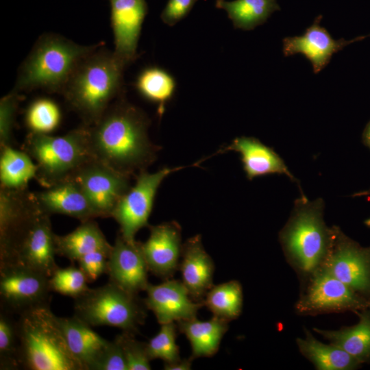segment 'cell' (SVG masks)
Wrapping results in <instances>:
<instances>
[{
    "label": "cell",
    "mask_w": 370,
    "mask_h": 370,
    "mask_svg": "<svg viewBox=\"0 0 370 370\" xmlns=\"http://www.w3.org/2000/svg\"><path fill=\"white\" fill-rule=\"evenodd\" d=\"M99 44L81 45L55 34L41 36L21 64L14 89L61 94L79 62Z\"/></svg>",
    "instance_id": "obj_4"
},
{
    "label": "cell",
    "mask_w": 370,
    "mask_h": 370,
    "mask_svg": "<svg viewBox=\"0 0 370 370\" xmlns=\"http://www.w3.org/2000/svg\"><path fill=\"white\" fill-rule=\"evenodd\" d=\"M365 225L370 227V217L365 221Z\"/></svg>",
    "instance_id": "obj_43"
},
{
    "label": "cell",
    "mask_w": 370,
    "mask_h": 370,
    "mask_svg": "<svg viewBox=\"0 0 370 370\" xmlns=\"http://www.w3.org/2000/svg\"><path fill=\"white\" fill-rule=\"evenodd\" d=\"M91 370H127L122 348L115 338L109 341Z\"/></svg>",
    "instance_id": "obj_39"
},
{
    "label": "cell",
    "mask_w": 370,
    "mask_h": 370,
    "mask_svg": "<svg viewBox=\"0 0 370 370\" xmlns=\"http://www.w3.org/2000/svg\"><path fill=\"white\" fill-rule=\"evenodd\" d=\"M215 6L225 10L234 27L252 30L280 10L277 0H217Z\"/></svg>",
    "instance_id": "obj_28"
},
{
    "label": "cell",
    "mask_w": 370,
    "mask_h": 370,
    "mask_svg": "<svg viewBox=\"0 0 370 370\" xmlns=\"http://www.w3.org/2000/svg\"><path fill=\"white\" fill-rule=\"evenodd\" d=\"M144 303L155 314L160 324L196 317L203 302L193 300L182 281L164 280L160 284L149 283Z\"/></svg>",
    "instance_id": "obj_17"
},
{
    "label": "cell",
    "mask_w": 370,
    "mask_h": 370,
    "mask_svg": "<svg viewBox=\"0 0 370 370\" xmlns=\"http://www.w3.org/2000/svg\"><path fill=\"white\" fill-rule=\"evenodd\" d=\"M41 211L27 188H1L0 266L15 262L20 245Z\"/></svg>",
    "instance_id": "obj_9"
},
{
    "label": "cell",
    "mask_w": 370,
    "mask_h": 370,
    "mask_svg": "<svg viewBox=\"0 0 370 370\" xmlns=\"http://www.w3.org/2000/svg\"><path fill=\"white\" fill-rule=\"evenodd\" d=\"M37 165L25 151L12 146L1 147L0 182L1 188L23 189L32 179H36Z\"/></svg>",
    "instance_id": "obj_29"
},
{
    "label": "cell",
    "mask_w": 370,
    "mask_h": 370,
    "mask_svg": "<svg viewBox=\"0 0 370 370\" xmlns=\"http://www.w3.org/2000/svg\"><path fill=\"white\" fill-rule=\"evenodd\" d=\"M147 310L138 295L108 282L74 299L73 316L91 327L111 326L135 334L145 323Z\"/></svg>",
    "instance_id": "obj_7"
},
{
    "label": "cell",
    "mask_w": 370,
    "mask_h": 370,
    "mask_svg": "<svg viewBox=\"0 0 370 370\" xmlns=\"http://www.w3.org/2000/svg\"><path fill=\"white\" fill-rule=\"evenodd\" d=\"M134 86L141 97L158 105V112L162 115L166 103L175 93L176 82L174 77L164 69L151 66L140 72Z\"/></svg>",
    "instance_id": "obj_30"
},
{
    "label": "cell",
    "mask_w": 370,
    "mask_h": 370,
    "mask_svg": "<svg viewBox=\"0 0 370 370\" xmlns=\"http://www.w3.org/2000/svg\"><path fill=\"white\" fill-rule=\"evenodd\" d=\"M130 177L91 158L69 178L79 184L99 217L107 218L132 186Z\"/></svg>",
    "instance_id": "obj_13"
},
{
    "label": "cell",
    "mask_w": 370,
    "mask_h": 370,
    "mask_svg": "<svg viewBox=\"0 0 370 370\" xmlns=\"http://www.w3.org/2000/svg\"><path fill=\"white\" fill-rule=\"evenodd\" d=\"M324 208L323 199L310 201L302 194L279 232L285 258L301 284L323 267L332 247L334 228L326 225Z\"/></svg>",
    "instance_id": "obj_3"
},
{
    "label": "cell",
    "mask_w": 370,
    "mask_h": 370,
    "mask_svg": "<svg viewBox=\"0 0 370 370\" xmlns=\"http://www.w3.org/2000/svg\"><path fill=\"white\" fill-rule=\"evenodd\" d=\"M304 333V337L297 338L296 343L299 352L316 369L354 370L360 367L361 364L340 347L319 341L307 328Z\"/></svg>",
    "instance_id": "obj_27"
},
{
    "label": "cell",
    "mask_w": 370,
    "mask_h": 370,
    "mask_svg": "<svg viewBox=\"0 0 370 370\" xmlns=\"http://www.w3.org/2000/svg\"><path fill=\"white\" fill-rule=\"evenodd\" d=\"M88 282L82 269L75 266L58 267L49 279L51 291L73 299L81 296L90 288Z\"/></svg>",
    "instance_id": "obj_35"
},
{
    "label": "cell",
    "mask_w": 370,
    "mask_h": 370,
    "mask_svg": "<svg viewBox=\"0 0 370 370\" xmlns=\"http://www.w3.org/2000/svg\"><path fill=\"white\" fill-rule=\"evenodd\" d=\"M234 151L241 155L243 170L247 179L267 175H285L297 182L283 159L271 147L254 137L236 138L230 145L219 152Z\"/></svg>",
    "instance_id": "obj_22"
},
{
    "label": "cell",
    "mask_w": 370,
    "mask_h": 370,
    "mask_svg": "<svg viewBox=\"0 0 370 370\" xmlns=\"http://www.w3.org/2000/svg\"><path fill=\"white\" fill-rule=\"evenodd\" d=\"M197 0H168L160 18L164 23L173 26L190 12Z\"/></svg>",
    "instance_id": "obj_40"
},
{
    "label": "cell",
    "mask_w": 370,
    "mask_h": 370,
    "mask_svg": "<svg viewBox=\"0 0 370 370\" xmlns=\"http://www.w3.org/2000/svg\"><path fill=\"white\" fill-rule=\"evenodd\" d=\"M193 358L190 356L188 358L180 359L173 364H164V369L166 370H189Z\"/></svg>",
    "instance_id": "obj_41"
},
{
    "label": "cell",
    "mask_w": 370,
    "mask_h": 370,
    "mask_svg": "<svg viewBox=\"0 0 370 370\" xmlns=\"http://www.w3.org/2000/svg\"><path fill=\"white\" fill-rule=\"evenodd\" d=\"M184 167H165L154 173L145 170L136 175L134 185L122 197L111 216L119 225L124 239L135 241L137 232L149 226L148 220L160 184L171 173Z\"/></svg>",
    "instance_id": "obj_11"
},
{
    "label": "cell",
    "mask_w": 370,
    "mask_h": 370,
    "mask_svg": "<svg viewBox=\"0 0 370 370\" xmlns=\"http://www.w3.org/2000/svg\"><path fill=\"white\" fill-rule=\"evenodd\" d=\"M358 322L351 326H343L336 330L314 328L330 343L336 345L354 358L361 365L370 363V308L356 312Z\"/></svg>",
    "instance_id": "obj_25"
},
{
    "label": "cell",
    "mask_w": 370,
    "mask_h": 370,
    "mask_svg": "<svg viewBox=\"0 0 370 370\" xmlns=\"http://www.w3.org/2000/svg\"><path fill=\"white\" fill-rule=\"evenodd\" d=\"M362 138L366 146L370 143V121L363 131Z\"/></svg>",
    "instance_id": "obj_42"
},
{
    "label": "cell",
    "mask_w": 370,
    "mask_h": 370,
    "mask_svg": "<svg viewBox=\"0 0 370 370\" xmlns=\"http://www.w3.org/2000/svg\"><path fill=\"white\" fill-rule=\"evenodd\" d=\"M34 194L40 209L50 216L64 214L81 222L99 217L81 187L71 178Z\"/></svg>",
    "instance_id": "obj_20"
},
{
    "label": "cell",
    "mask_w": 370,
    "mask_h": 370,
    "mask_svg": "<svg viewBox=\"0 0 370 370\" xmlns=\"http://www.w3.org/2000/svg\"><path fill=\"white\" fill-rule=\"evenodd\" d=\"M334 238L323 265L332 275L370 300V246L362 247L334 225Z\"/></svg>",
    "instance_id": "obj_12"
},
{
    "label": "cell",
    "mask_w": 370,
    "mask_h": 370,
    "mask_svg": "<svg viewBox=\"0 0 370 370\" xmlns=\"http://www.w3.org/2000/svg\"><path fill=\"white\" fill-rule=\"evenodd\" d=\"M110 254L103 250H97L83 256L77 261L88 282L95 281L103 274H107Z\"/></svg>",
    "instance_id": "obj_38"
},
{
    "label": "cell",
    "mask_w": 370,
    "mask_h": 370,
    "mask_svg": "<svg viewBox=\"0 0 370 370\" xmlns=\"http://www.w3.org/2000/svg\"><path fill=\"white\" fill-rule=\"evenodd\" d=\"M149 227V236L141 243L149 271L164 280L170 279L179 269L182 256L181 227L172 221Z\"/></svg>",
    "instance_id": "obj_16"
},
{
    "label": "cell",
    "mask_w": 370,
    "mask_h": 370,
    "mask_svg": "<svg viewBox=\"0 0 370 370\" xmlns=\"http://www.w3.org/2000/svg\"><path fill=\"white\" fill-rule=\"evenodd\" d=\"M204 306L213 316L230 321L237 319L242 312L243 294L241 283L231 280L214 285L203 300Z\"/></svg>",
    "instance_id": "obj_31"
},
{
    "label": "cell",
    "mask_w": 370,
    "mask_h": 370,
    "mask_svg": "<svg viewBox=\"0 0 370 370\" xmlns=\"http://www.w3.org/2000/svg\"><path fill=\"white\" fill-rule=\"evenodd\" d=\"M115 56L127 67L138 57L142 25L147 14L146 0H109Z\"/></svg>",
    "instance_id": "obj_15"
},
{
    "label": "cell",
    "mask_w": 370,
    "mask_h": 370,
    "mask_svg": "<svg viewBox=\"0 0 370 370\" xmlns=\"http://www.w3.org/2000/svg\"><path fill=\"white\" fill-rule=\"evenodd\" d=\"M367 146L370 149V143Z\"/></svg>",
    "instance_id": "obj_44"
},
{
    "label": "cell",
    "mask_w": 370,
    "mask_h": 370,
    "mask_svg": "<svg viewBox=\"0 0 370 370\" xmlns=\"http://www.w3.org/2000/svg\"><path fill=\"white\" fill-rule=\"evenodd\" d=\"M55 236L50 215L42 210L20 245L14 263L50 277L59 267L55 260Z\"/></svg>",
    "instance_id": "obj_19"
},
{
    "label": "cell",
    "mask_w": 370,
    "mask_h": 370,
    "mask_svg": "<svg viewBox=\"0 0 370 370\" xmlns=\"http://www.w3.org/2000/svg\"><path fill=\"white\" fill-rule=\"evenodd\" d=\"M125 68L103 42L79 62L61 95L83 124L95 123L116 99L123 96Z\"/></svg>",
    "instance_id": "obj_2"
},
{
    "label": "cell",
    "mask_w": 370,
    "mask_h": 370,
    "mask_svg": "<svg viewBox=\"0 0 370 370\" xmlns=\"http://www.w3.org/2000/svg\"><path fill=\"white\" fill-rule=\"evenodd\" d=\"M49 277L19 263L0 266L1 310L20 315L49 306Z\"/></svg>",
    "instance_id": "obj_10"
},
{
    "label": "cell",
    "mask_w": 370,
    "mask_h": 370,
    "mask_svg": "<svg viewBox=\"0 0 370 370\" xmlns=\"http://www.w3.org/2000/svg\"><path fill=\"white\" fill-rule=\"evenodd\" d=\"M134 333L123 331L115 339L120 344L127 370H149L151 360L147 351V343L135 338Z\"/></svg>",
    "instance_id": "obj_36"
},
{
    "label": "cell",
    "mask_w": 370,
    "mask_h": 370,
    "mask_svg": "<svg viewBox=\"0 0 370 370\" xmlns=\"http://www.w3.org/2000/svg\"><path fill=\"white\" fill-rule=\"evenodd\" d=\"M149 124L140 108L123 96L118 98L95 123L87 125L92 158L130 176L146 170L159 149L149 138Z\"/></svg>",
    "instance_id": "obj_1"
},
{
    "label": "cell",
    "mask_w": 370,
    "mask_h": 370,
    "mask_svg": "<svg viewBox=\"0 0 370 370\" xmlns=\"http://www.w3.org/2000/svg\"><path fill=\"white\" fill-rule=\"evenodd\" d=\"M177 330L175 322L161 324L158 333L147 343L151 360L161 359L164 364H173L180 360L179 347L176 344Z\"/></svg>",
    "instance_id": "obj_34"
},
{
    "label": "cell",
    "mask_w": 370,
    "mask_h": 370,
    "mask_svg": "<svg viewBox=\"0 0 370 370\" xmlns=\"http://www.w3.org/2000/svg\"><path fill=\"white\" fill-rule=\"evenodd\" d=\"M179 269L182 282L190 297L202 302L209 290L214 286V264L206 251L199 234L188 238L184 244Z\"/></svg>",
    "instance_id": "obj_21"
},
{
    "label": "cell",
    "mask_w": 370,
    "mask_h": 370,
    "mask_svg": "<svg viewBox=\"0 0 370 370\" xmlns=\"http://www.w3.org/2000/svg\"><path fill=\"white\" fill-rule=\"evenodd\" d=\"M57 319L72 355L83 370H91L109 341L75 316Z\"/></svg>",
    "instance_id": "obj_23"
},
{
    "label": "cell",
    "mask_w": 370,
    "mask_h": 370,
    "mask_svg": "<svg viewBox=\"0 0 370 370\" xmlns=\"http://www.w3.org/2000/svg\"><path fill=\"white\" fill-rule=\"evenodd\" d=\"M25 151L35 161L36 180L45 188L69 178L92 158L88 126L83 123L62 136L29 132L25 141Z\"/></svg>",
    "instance_id": "obj_6"
},
{
    "label": "cell",
    "mask_w": 370,
    "mask_h": 370,
    "mask_svg": "<svg viewBox=\"0 0 370 370\" xmlns=\"http://www.w3.org/2000/svg\"><path fill=\"white\" fill-rule=\"evenodd\" d=\"M322 16H318L304 33L300 36H288L283 39L282 51L285 56L301 54L311 63L317 74L330 62L332 56L345 46L366 36H358L351 40L334 39L328 30L320 25Z\"/></svg>",
    "instance_id": "obj_18"
},
{
    "label": "cell",
    "mask_w": 370,
    "mask_h": 370,
    "mask_svg": "<svg viewBox=\"0 0 370 370\" xmlns=\"http://www.w3.org/2000/svg\"><path fill=\"white\" fill-rule=\"evenodd\" d=\"M17 320L21 369L28 370H83L72 355L57 316L49 306L18 315Z\"/></svg>",
    "instance_id": "obj_5"
},
{
    "label": "cell",
    "mask_w": 370,
    "mask_h": 370,
    "mask_svg": "<svg viewBox=\"0 0 370 370\" xmlns=\"http://www.w3.org/2000/svg\"><path fill=\"white\" fill-rule=\"evenodd\" d=\"M149 271L141 243L129 242L119 232L108 260L109 282L131 294L138 295L149 284Z\"/></svg>",
    "instance_id": "obj_14"
},
{
    "label": "cell",
    "mask_w": 370,
    "mask_h": 370,
    "mask_svg": "<svg viewBox=\"0 0 370 370\" xmlns=\"http://www.w3.org/2000/svg\"><path fill=\"white\" fill-rule=\"evenodd\" d=\"M56 255L71 262L77 261L83 256L97 250L110 254L111 245L94 219L81 222L71 232L55 236Z\"/></svg>",
    "instance_id": "obj_24"
},
{
    "label": "cell",
    "mask_w": 370,
    "mask_h": 370,
    "mask_svg": "<svg viewBox=\"0 0 370 370\" xmlns=\"http://www.w3.org/2000/svg\"><path fill=\"white\" fill-rule=\"evenodd\" d=\"M61 111L52 99L38 98L27 106L25 123L30 133L50 134L60 124Z\"/></svg>",
    "instance_id": "obj_32"
},
{
    "label": "cell",
    "mask_w": 370,
    "mask_h": 370,
    "mask_svg": "<svg viewBox=\"0 0 370 370\" xmlns=\"http://www.w3.org/2000/svg\"><path fill=\"white\" fill-rule=\"evenodd\" d=\"M22 95L13 89L0 101V147L12 146L13 130Z\"/></svg>",
    "instance_id": "obj_37"
},
{
    "label": "cell",
    "mask_w": 370,
    "mask_h": 370,
    "mask_svg": "<svg viewBox=\"0 0 370 370\" xmlns=\"http://www.w3.org/2000/svg\"><path fill=\"white\" fill-rule=\"evenodd\" d=\"M367 308H370V300L323 267L301 284L300 295L295 305L297 314L310 316L347 311L356 313Z\"/></svg>",
    "instance_id": "obj_8"
},
{
    "label": "cell",
    "mask_w": 370,
    "mask_h": 370,
    "mask_svg": "<svg viewBox=\"0 0 370 370\" xmlns=\"http://www.w3.org/2000/svg\"><path fill=\"white\" fill-rule=\"evenodd\" d=\"M229 321L213 316L208 321L195 317L177 322V330L190 343L191 357H211L219 350L221 340L228 330Z\"/></svg>",
    "instance_id": "obj_26"
},
{
    "label": "cell",
    "mask_w": 370,
    "mask_h": 370,
    "mask_svg": "<svg viewBox=\"0 0 370 370\" xmlns=\"http://www.w3.org/2000/svg\"><path fill=\"white\" fill-rule=\"evenodd\" d=\"M12 314L0 312V369H21L19 358V341L17 321Z\"/></svg>",
    "instance_id": "obj_33"
}]
</instances>
